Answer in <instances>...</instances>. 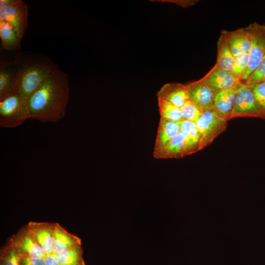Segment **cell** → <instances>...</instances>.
<instances>
[{
  "mask_svg": "<svg viewBox=\"0 0 265 265\" xmlns=\"http://www.w3.org/2000/svg\"><path fill=\"white\" fill-rule=\"evenodd\" d=\"M249 61V53H246L235 56L232 72L240 77L246 72Z\"/></svg>",
  "mask_w": 265,
  "mask_h": 265,
  "instance_id": "27",
  "label": "cell"
},
{
  "mask_svg": "<svg viewBox=\"0 0 265 265\" xmlns=\"http://www.w3.org/2000/svg\"><path fill=\"white\" fill-rule=\"evenodd\" d=\"M69 94L68 76L53 63L48 79L27 98L30 119L44 123L61 119L66 113Z\"/></svg>",
  "mask_w": 265,
  "mask_h": 265,
  "instance_id": "1",
  "label": "cell"
},
{
  "mask_svg": "<svg viewBox=\"0 0 265 265\" xmlns=\"http://www.w3.org/2000/svg\"><path fill=\"white\" fill-rule=\"evenodd\" d=\"M158 98L180 108L189 100L186 85L179 83L164 84L158 92Z\"/></svg>",
  "mask_w": 265,
  "mask_h": 265,
  "instance_id": "16",
  "label": "cell"
},
{
  "mask_svg": "<svg viewBox=\"0 0 265 265\" xmlns=\"http://www.w3.org/2000/svg\"><path fill=\"white\" fill-rule=\"evenodd\" d=\"M22 65L19 53L0 60V100L20 92Z\"/></svg>",
  "mask_w": 265,
  "mask_h": 265,
  "instance_id": "6",
  "label": "cell"
},
{
  "mask_svg": "<svg viewBox=\"0 0 265 265\" xmlns=\"http://www.w3.org/2000/svg\"><path fill=\"white\" fill-rule=\"evenodd\" d=\"M46 265H61L52 255L45 256Z\"/></svg>",
  "mask_w": 265,
  "mask_h": 265,
  "instance_id": "30",
  "label": "cell"
},
{
  "mask_svg": "<svg viewBox=\"0 0 265 265\" xmlns=\"http://www.w3.org/2000/svg\"><path fill=\"white\" fill-rule=\"evenodd\" d=\"M21 256L44 258L42 249L35 241L28 224L24 226L8 240Z\"/></svg>",
  "mask_w": 265,
  "mask_h": 265,
  "instance_id": "9",
  "label": "cell"
},
{
  "mask_svg": "<svg viewBox=\"0 0 265 265\" xmlns=\"http://www.w3.org/2000/svg\"><path fill=\"white\" fill-rule=\"evenodd\" d=\"M0 21L7 22L22 41L28 26V7L22 0H0Z\"/></svg>",
  "mask_w": 265,
  "mask_h": 265,
  "instance_id": "5",
  "label": "cell"
},
{
  "mask_svg": "<svg viewBox=\"0 0 265 265\" xmlns=\"http://www.w3.org/2000/svg\"><path fill=\"white\" fill-rule=\"evenodd\" d=\"M251 40L249 52L248 68L241 76L242 81H245L257 68L265 55V25L254 22L245 27Z\"/></svg>",
  "mask_w": 265,
  "mask_h": 265,
  "instance_id": "7",
  "label": "cell"
},
{
  "mask_svg": "<svg viewBox=\"0 0 265 265\" xmlns=\"http://www.w3.org/2000/svg\"><path fill=\"white\" fill-rule=\"evenodd\" d=\"M158 106L161 118L177 122L183 119L180 107L159 99Z\"/></svg>",
  "mask_w": 265,
  "mask_h": 265,
  "instance_id": "22",
  "label": "cell"
},
{
  "mask_svg": "<svg viewBox=\"0 0 265 265\" xmlns=\"http://www.w3.org/2000/svg\"><path fill=\"white\" fill-rule=\"evenodd\" d=\"M0 38L3 50L7 52L20 50L22 41L12 27L4 21H0Z\"/></svg>",
  "mask_w": 265,
  "mask_h": 265,
  "instance_id": "19",
  "label": "cell"
},
{
  "mask_svg": "<svg viewBox=\"0 0 265 265\" xmlns=\"http://www.w3.org/2000/svg\"><path fill=\"white\" fill-rule=\"evenodd\" d=\"M228 121L225 115L214 108L203 112L195 123L200 136L199 151L210 145L218 135L226 130Z\"/></svg>",
  "mask_w": 265,
  "mask_h": 265,
  "instance_id": "4",
  "label": "cell"
},
{
  "mask_svg": "<svg viewBox=\"0 0 265 265\" xmlns=\"http://www.w3.org/2000/svg\"><path fill=\"white\" fill-rule=\"evenodd\" d=\"M52 255L61 265H85L83 258L81 243L77 244L61 253Z\"/></svg>",
  "mask_w": 265,
  "mask_h": 265,
  "instance_id": "21",
  "label": "cell"
},
{
  "mask_svg": "<svg viewBox=\"0 0 265 265\" xmlns=\"http://www.w3.org/2000/svg\"><path fill=\"white\" fill-rule=\"evenodd\" d=\"M19 54L22 65L20 92L28 98L48 79L53 62L48 57Z\"/></svg>",
  "mask_w": 265,
  "mask_h": 265,
  "instance_id": "2",
  "label": "cell"
},
{
  "mask_svg": "<svg viewBox=\"0 0 265 265\" xmlns=\"http://www.w3.org/2000/svg\"><path fill=\"white\" fill-rule=\"evenodd\" d=\"M179 123L180 132L187 135L190 139L197 144L199 146L200 136L195 122L182 119L179 122Z\"/></svg>",
  "mask_w": 265,
  "mask_h": 265,
  "instance_id": "25",
  "label": "cell"
},
{
  "mask_svg": "<svg viewBox=\"0 0 265 265\" xmlns=\"http://www.w3.org/2000/svg\"><path fill=\"white\" fill-rule=\"evenodd\" d=\"M30 119L27 98L20 92L0 100V125L14 128Z\"/></svg>",
  "mask_w": 265,
  "mask_h": 265,
  "instance_id": "3",
  "label": "cell"
},
{
  "mask_svg": "<svg viewBox=\"0 0 265 265\" xmlns=\"http://www.w3.org/2000/svg\"><path fill=\"white\" fill-rule=\"evenodd\" d=\"M264 81H265V80Z\"/></svg>",
  "mask_w": 265,
  "mask_h": 265,
  "instance_id": "31",
  "label": "cell"
},
{
  "mask_svg": "<svg viewBox=\"0 0 265 265\" xmlns=\"http://www.w3.org/2000/svg\"><path fill=\"white\" fill-rule=\"evenodd\" d=\"M265 80V55L257 68L245 81V83L252 85L263 82Z\"/></svg>",
  "mask_w": 265,
  "mask_h": 265,
  "instance_id": "28",
  "label": "cell"
},
{
  "mask_svg": "<svg viewBox=\"0 0 265 265\" xmlns=\"http://www.w3.org/2000/svg\"><path fill=\"white\" fill-rule=\"evenodd\" d=\"M180 132L179 122L160 118L155 140L154 157L162 151Z\"/></svg>",
  "mask_w": 265,
  "mask_h": 265,
  "instance_id": "15",
  "label": "cell"
},
{
  "mask_svg": "<svg viewBox=\"0 0 265 265\" xmlns=\"http://www.w3.org/2000/svg\"><path fill=\"white\" fill-rule=\"evenodd\" d=\"M80 243L81 239L67 231L58 223H55L53 238L52 254L61 253Z\"/></svg>",
  "mask_w": 265,
  "mask_h": 265,
  "instance_id": "18",
  "label": "cell"
},
{
  "mask_svg": "<svg viewBox=\"0 0 265 265\" xmlns=\"http://www.w3.org/2000/svg\"><path fill=\"white\" fill-rule=\"evenodd\" d=\"M244 83V82H242L235 86L214 93L213 108L225 115L228 120L234 106L237 93Z\"/></svg>",
  "mask_w": 265,
  "mask_h": 265,
  "instance_id": "17",
  "label": "cell"
},
{
  "mask_svg": "<svg viewBox=\"0 0 265 265\" xmlns=\"http://www.w3.org/2000/svg\"><path fill=\"white\" fill-rule=\"evenodd\" d=\"M235 56L249 53L251 47V40L245 27L232 31L223 29L221 31Z\"/></svg>",
  "mask_w": 265,
  "mask_h": 265,
  "instance_id": "14",
  "label": "cell"
},
{
  "mask_svg": "<svg viewBox=\"0 0 265 265\" xmlns=\"http://www.w3.org/2000/svg\"><path fill=\"white\" fill-rule=\"evenodd\" d=\"M234 58L224 36L221 34L217 42V56L215 64L223 70L231 72Z\"/></svg>",
  "mask_w": 265,
  "mask_h": 265,
  "instance_id": "20",
  "label": "cell"
},
{
  "mask_svg": "<svg viewBox=\"0 0 265 265\" xmlns=\"http://www.w3.org/2000/svg\"><path fill=\"white\" fill-rule=\"evenodd\" d=\"M19 265H46L44 258L21 256Z\"/></svg>",
  "mask_w": 265,
  "mask_h": 265,
  "instance_id": "29",
  "label": "cell"
},
{
  "mask_svg": "<svg viewBox=\"0 0 265 265\" xmlns=\"http://www.w3.org/2000/svg\"><path fill=\"white\" fill-rule=\"evenodd\" d=\"M20 254L11 244L7 242L0 252V265H19Z\"/></svg>",
  "mask_w": 265,
  "mask_h": 265,
  "instance_id": "23",
  "label": "cell"
},
{
  "mask_svg": "<svg viewBox=\"0 0 265 265\" xmlns=\"http://www.w3.org/2000/svg\"><path fill=\"white\" fill-rule=\"evenodd\" d=\"M27 224L35 241L45 256L52 255L55 223L30 221Z\"/></svg>",
  "mask_w": 265,
  "mask_h": 265,
  "instance_id": "13",
  "label": "cell"
},
{
  "mask_svg": "<svg viewBox=\"0 0 265 265\" xmlns=\"http://www.w3.org/2000/svg\"><path fill=\"white\" fill-rule=\"evenodd\" d=\"M181 108L183 119L195 123L204 112L199 106L190 99Z\"/></svg>",
  "mask_w": 265,
  "mask_h": 265,
  "instance_id": "24",
  "label": "cell"
},
{
  "mask_svg": "<svg viewBox=\"0 0 265 265\" xmlns=\"http://www.w3.org/2000/svg\"><path fill=\"white\" fill-rule=\"evenodd\" d=\"M198 145L180 132L156 159L181 158L198 151Z\"/></svg>",
  "mask_w": 265,
  "mask_h": 265,
  "instance_id": "10",
  "label": "cell"
},
{
  "mask_svg": "<svg viewBox=\"0 0 265 265\" xmlns=\"http://www.w3.org/2000/svg\"><path fill=\"white\" fill-rule=\"evenodd\" d=\"M216 93L242 82L241 77L232 72L223 70L216 64L201 79Z\"/></svg>",
  "mask_w": 265,
  "mask_h": 265,
  "instance_id": "11",
  "label": "cell"
},
{
  "mask_svg": "<svg viewBox=\"0 0 265 265\" xmlns=\"http://www.w3.org/2000/svg\"><path fill=\"white\" fill-rule=\"evenodd\" d=\"M240 117H258L264 119L251 87L245 82L237 93L229 120Z\"/></svg>",
  "mask_w": 265,
  "mask_h": 265,
  "instance_id": "8",
  "label": "cell"
},
{
  "mask_svg": "<svg viewBox=\"0 0 265 265\" xmlns=\"http://www.w3.org/2000/svg\"><path fill=\"white\" fill-rule=\"evenodd\" d=\"M186 85L189 99L199 106L203 111L213 108L214 93L201 79Z\"/></svg>",
  "mask_w": 265,
  "mask_h": 265,
  "instance_id": "12",
  "label": "cell"
},
{
  "mask_svg": "<svg viewBox=\"0 0 265 265\" xmlns=\"http://www.w3.org/2000/svg\"><path fill=\"white\" fill-rule=\"evenodd\" d=\"M249 85L251 87L257 103L265 119V81Z\"/></svg>",
  "mask_w": 265,
  "mask_h": 265,
  "instance_id": "26",
  "label": "cell"
}]
</instances>
